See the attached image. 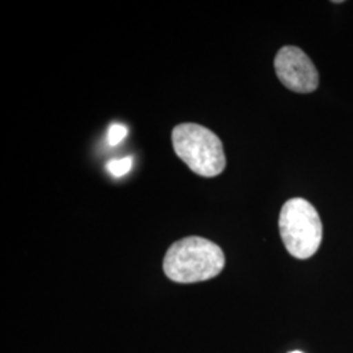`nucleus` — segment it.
I'll list each match as a JSON object with an SVG mask.
<instances>
[{
  "instance_id": "f257e3e1",
  "label": "nucleus",
  "mask_w": 353,
  "mask_h": 353,
  "mask_svg": "<svg viewBox=\"0 0 353 353\" xmlns=\"http://www.w3.org/2000/svg\"><path fill=\"white\" fill-rule=\"evenodd\" d=\"M225 265L220 246L191 236L174 242L165 254L164 272L172 281L191 284L216 278Z\"/></svg>"
},
{
  "instance_id": "f03ea898",
  "label": "nucleus",
  "mask_w": 353,
  "mask_h": 353,
  "mask_svg": "<svg viewBox=\"0 0 353 353\" xmlns=\"http://www.w3.org/2000/svg\"><path fill=\"white\" fill-rule=\"evenodd\" d=\"M176 156L198 176L212 178L224 172L227 157L221 140L196 123H181L172 131Z\"/></svg>"
},
{
  "instance_id": "7ed1b4c3",
  "label": "nucleus",
  "mask_w": 353,
  "mask_h": 353,
  "mask_svg": "<svg viewBox=\"0 0 353 353\" xmlns=\"http://www.w3.org/2000/svg\"><path fill=\"white\" fill-rule=\"evenodd\" d=\"M280 236L287 252L297 259L313 256L322 242L323 228L313 204L293 198L283 205L279 217Z\"/></svg>"
},
{
  "instance_id": "20e7f679",
  "label": "nucleus",
  "mask_w": 353,
  "mask_h": 353,
  "mask_svg": "<svg viewBox=\"0 0 353 353\" xmlns=\"http://www.w3.org/2000/svg\"><path fill=\"white\" fill-rule=\"evenodd\" d=\"M275 72L287 88L310 93L318 88L319 75L312 59L296 46H284L275 58Z\"/></svg>"
},
{
  "instance_id": "39448f33",
  "label": "nucleus",
  "mask_w": 353,
  "mask_h": 353,
  "mask_svg": "<svg viewBox=\"0 0 353 353\" xmlns=\"http://www.w3.org/2000/svg\"><path fill=\"white\" fill-rule=\"evenodd\" d=\"M132 157H125L119 160H112L106 164V169L110 172V174L114 176H122L127 174L131 168H132Z\"/></svg>"
},
{
  "instance_id": "423d86ee",
  "label": "nucleus",
  "mask_w": 353,
  "mask_h": 353,
  "mask_svg": "<svg viewBox=\"0 0 353 353\" xmlns=\"http://www.w3.org/2000/svg\"><path fill=\"white\" fill-rule=\"evenodd\" d=\"M127 128L122 123H113L109 127V132H108V140L110 145H117L119 144L122 140L126 138Z\"/></svg>"
},
{
  "instance_id": "0eeeda50",
  "label": "nucleus",
  "mask_w": 353,
  "mask_h": 353,
  "mask_svg": "<svg viewBox=\"0 0 353 353\" xmlns=\"http://www.w3.org/2000/svg\"><path fill=\"white\" fill-rule=\"evenodd\" d=\"M290 353H303V352H300V351H293V352H290Z\"/></svg>"
}]
</instances>
